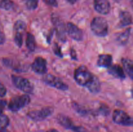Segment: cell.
<instances>
[{"mask_svg":"<svg viewBox=\"0 0 133 132\" xmlns=\"http://www.w3.org/2000/svg\"><path fill=\"white\" fill-rule=\"evenodd\" d=\"M91 30L94 34L100 37L107 36L109 32V25L106 19L101 17H96L91 22Z\"/></svg>","mask_w":133,"mask_h":132,"instance_id":"obj_1","label":"cell"},{"mask_svg":"<svg viewBox=\"0 0 133 132\" xmlns=\"http://www.w3.org/2000/svg\"><path fill=\"white\" fill-rule=\"evenodd\" d=\"M94 75L84 66L78 67L74 73V78L79 85L86 86L92 80Z\"/></svg>","mask_w":133,"mask_h":132,"instance_id":"obj_2","label":"cell"},{"mask_svg":"<svg viewBox=\"0 0 133 132\" xmlns=\"http://www.w3.org/2000/svg\"><path fill=\"white\" fill-rule=\"evenodd\" d=\"M30 97L27 94L13 97L9 104V109L12 112H17L30 103Z\"/></svg>","mask_w":133,"mask_h":132,"instance_id":"obj_3","label":"cell"},{"mask_svg":"<svg viewBox=\"0 0 133 132\" xmlns=\"http://www.w3.org/2000/svg\"><path fill=\"white\" fill-rule=\"evenodd\" d=\"M12 80L14 85L24 93H32L33 91V85L27 78L22 76H12Z\"/></svg>","mask_w":133,"mask_h":132,"instance_id":"obj_4","label":"cell"},{"mask_svg":"<svg viewBox=\"0 0 133 132\" xmlns=\"http://www.w3.org/2000/svg\"><path fill=\"white\" fill-rule=\"evenodd\" d=\"M113 120L115 123L120 125L131 126H132V119L128 114L121 109H116L113 113Z\"/></svg>","mask_w":133,"mask_h":132,"instance_id":"obj_5","label":"cell"},{"mask_svg":"<svg viewBox=\"0 0 133 132\" xmlns=\"http://www.w3.org/2000/svg\"><path fill=\"white\" fill-rule=\"evenodd\" d=\"M53 113L52 107H44L40 110H34L29 111L27 114L29 117L35 121H40L46 119Z\"/></svg>","mask_w":133,"mask_h":132,"instance_id":"obj_6","label":"cell"},{"mask_svg":"<svg viewBox=\"0 0 133 132\" xmlns=\"http://www.w3.org/2000/svg\"><path fill=\"white\" fill-rule=\"evenodd\" d=\"M43 80L48 85L60 89V90L66 91L68 89V86L65 83H64L59 78L54 75H50V74L45 75L43 78Z\"/></svg>","mask_w":133,"mask_h":132,"instance_id":"obj_7","label":"cell"},{"mask_svg":"<svg viewBox=\"0 0 133 132\" xmlns=\"http://www.w3.org/2000/svg\"><path fill=\"white\" fill-rule=\"evenodd\" d=\"M26 28V25L23 21L18 20L14 24V29L15 31L14 41L16 45L21 47L23 44V34Z\"/></svg>","mask_w":133,"mask_h":132,"instance_id":"obj_8","label":"cell"},{"mask_svg":"<svg viewBox=\"0 0 133 132\" xmlns=\"http://www.w3.org/2000/svg\"><path fill=\"white\" fill-rule=\"evenodd\" d=\"M32 69L40 75H44L47 71V62L42 57H36L31 65Z\"/></svg>","mask_w":133,"mask_h":132,"instance_id":"obj_9","label":"cell"},{"mask_svg":"<svg viewBox=\"0 0 133 132\" xmlns=\"http://www.w3.org/2000/svg\"><path fill=\"white\" fill-rule=\"evenodd\" d=\"M66 32L69 36L76 41H81L83 40V31L73 23H68L66 25Z\"/></svg>","mask_w":133,"mask_h":132,"instance_id":"obj_10","label":"cell"},{"mask_svg":"<svg viewBox=\"0 0 133 132\" xmlns=\"http://www.w3.org/2000/svg\"><path fill=\"white\" fill-rule=\"evenodd\" d=\"M95 10L101 14H109L110 10V3L109 0H94Z\"/></svg>","mask_w":133,"mask_h":132,"instance_id":"obj_11","label":"cell"},{"mask_svg":"<svg viewBox=\"0 0 133 132\" xmlns=\"http://www.w3.org/2000/svg\"><path fill=\"white\" fill-rule=\"evenodd\" d=\"M53 23L55 25V27L56 28V32H57V34L59 40L62 41H65L66 40V27H65L64 25L62 23L61 21L57 18H55L53 19Z\"/></svg>","mask_w":133,"mask_h":132,"instance_id":"obj_12","label":"cell"},{"mask_svg":"<svg viewBox=\"0 0 133 132\" xmlns=\"http://www.w3.org/2000/svg\"><path fill=\"white\" fill-rule=\"evenodd\" d=\"M108 72L109 74L112 75L114 77L119 79H124L125 78V75L124 71L123 68L121 67L118 65H111L109 67Z\"/></svg>","mask_w":133,"mask_h":132,"instance_id":"obj_13","label":"cell"},{"mask_svg":"<svg viewBox=\"0 0 133 132\" xmlns=\"http://www.w3.org/2000/svg\"><path fill=\"white\" fill-rule=\"evenodd\" d=\"M86 87L91 93H97L101 90V83L98 78L96 76H93L92 80L86 85Z\"/></svg>","mask_w":133,"mask_h":132,"instance_id":"obj_14","label":"cell"},{"mask_svg":"<svg viewBox=\"0 0 133 132\" xmlns=\"http://www.w3.org/2000/svg\"><path fill=\"white\" fill-rule=\"evenodd\" d=\"M112 57L110 54H101L97 60V65L99 67H108L112 65Z\"/></svg>","mask_w":133,"mask_h":132,"instance_id":"obj_15","label":"cell"},{"mask_svg":"<svg viewBox=\"0 0 133 132\" xmlns=\"http://www.w3.org/2000/svg\"><path fill=\"white\" fill-rule=\"evenodd\" d=\"M119 27H123L132 23V16L127 11H121L119 13Z\"/></svg>","mask_w":133,"mask_h":132,"instance_id":"obj_16","label":"cell"},{"mask_svg":"<svg viewBox=\"0 0 133 132\" xmlns=\"http://www.w3.org/2000/svg\"><path fill=\"white\" fill-rule=\"evenodd\" d=\"M57 120H58L59 124L66 129H71V128L74 126L71 119L64 115H58L57 116Z\"/></svg>","mask_w":133,"mask_h":132,"instance_id":"obj_17","label":"cell"},{"mask_svg":"<svg viewBox=\"0 0 133 132\" xmlns=\"http://www.w3.org/2000/svg\"><path fill=\"white\" fill-rule=\"evenodd\" d=\"M122 64L123 65L125 71L127 72L131 78H132L133 76V63L132 61L129 58H123Z\"/></svg>","mask_w":133,"mask_h":132,"instance_id":"obj_18","label":"cell"},{"mask_svg":"<svg viewBox=\"0 0 133 132\" xmlns=\"http://www.w3.org/2000/svg\"><path fill=\"white\" fill-rule=\"evenodd\" d=\"M26 47L28 50L31 52L35 51V49H36V40L32 34H27V38H26Z\"/></svg>","mask_w":133,"mask_h":132,"instance_id":"obj_19","label":"cell"},{"mask_svg":"<svg viewBox=\"0 0 133 132\" xmlns=\"http://www.w3.org/2000/svg\"><path fill=\"white\" fill-rule=\"evenodd\" d=\"M131 28H129L124 32L119 34V35L117 38V40L119 43L122 44V45H125V44L127 43L129 38L130 34H131Z\"/></svg>","mask_w":133,"mask_h":132,"instance_id":"obj_20","label":"cell"},{"mask_svg":"<svg viewBox=\"0 0 133 132\" xmlns=\"http://www.w3.org/2000/svg\"><path fill=\"white\" fill-rule=\"evenodd\" d=\"M14 3L12 0H0V9L10 10L14 9Z\"/></svg>","mask_w":133,"mask_h":132,"instance_id":"obj_21","label":"cell"},{"mask_svg":"<svg viewBox=\"0 0 133 132\" xmlns=\"http://www.w3.org/2000/svg\"><path fill=\"white\" fill-rule=\"evenodd\" d=\"M9 124V119L6 115L0 114V130L5 129Z\"/></svg>","mask_w":133,"mask_h":132,"instance_id":"obj_22","label":"cell"},{"mask_svg":"<svg viewBox=\"0 0 133 132\" xmlns=\"http://www.w3.org/2000/svg\"><path fill=\"white\" fill-rule=\"evenodd\" d=\"M38 0H25V5L29 10H35L37 8Z\"/></svg>","mask_w":133,"mask_h":132,"instance_id":"obj_23","label":"cell"},{"mask_svg":"<svg viewBox=\"0 0 133 132\" xmlns=\"http://www.w3.org/2000/svg\"><path fill=\"white\" fill-rule=\"evenodd\" d=\"M53 50H54V53L56 55H57L58 56L62 57V52H61V49L58 45L57 43H55L54 46H53Z\"/></svg>","mask_w":133,"mask_h":132,"instance_id":"obj_24","label":"cell"},{"mask_svg":"<svg viewBox=\"0 0 133 132\" xmlns=\"http://www.w3.org/2000/svg\"><path fill=\"white\" fill-rule=\"evenodd\" d=\"M45 4L51 6H57L58 3L57 0H42Z\"/></svg>","mask_w":133,"mask_h":132,"instance_id":"obj_25","label":"cell"},{"mask_svg":"<svg viewBox=\"0 0 133 132\" xmlns=\"http://www.w3.org/2000/svg\"><path fill=\"white\" fill-rule=\"evenodd\" d=\"M71 129H72L74 132H87V130H86L83 127L75 126V125L73 126V128H71Z\"/></svg>","mask_w":133,"mask_h":132,"instance_id":"obj_26","label":"cell"},{"mask_svg":"<svg viewBox=\"0 0 133 132\" xmlns=\"http://www.w3.org/2000/svg\"><path fill=\"white\" fill-rule=\"evenodd\" d=\"M6 93V89L3 84L0 83V97H4Z\"/></svg>","mask_w":133,"mask_h":132,"instance_id":"obj_27","label":"cell"},{"mask_svg":"<svg viewBox=\"0 0 133 132\" xmlns=\"http://www.w3.org/2000/svg\"><path fill=\"white\" fill-rule=\"evenodd\" d=\"M5 106H6V102L3 100H0V114H2Z\"/></svg>","mask_w":133,"mask_h":132,"instance_id":"obj_28","label":"cell"},{"mask_svg":"<svg viewBox=\"0 0 133 132\" xmlns=\"http://www.w3.org/2000/svg\"><path fill=\"white\" fill-rule=\"evenodd\" d=\"M5 41V36L3 32L1 31V30H0V45L1 44L4 43Z\"/></svg>","mask_w":133,"mask_h":132,"instance_id":"obj_29","label":"cell"},{"mask_svg":"<svg viewBox=\"0 0 133 132\" xmlns=\"http://www.w3.org/2000/svg\"><path fill=\"white\" fill-rule=\"evenodd\" d=\"M71 58L74 60H76L77 59V54L75 53V50L74 49H71Z\"/></svg>","mask_w":133,"mask_h":132,"instance_id":"obj_30","label":"cell"},{"mask_svg":"<svg viewBox=\"0 0 133 132\" xmlns=\"http://www.w3.org/2000/svg\"><path fill=\"white\" fill-rule=\"evenodd\" d=\"M66 1H67L68 3H70V4H72L73 5V4H75V3L77 2L79 0H66Z\"/></svg>","mask_w":133,"mask_h":132,"instance_id":"obj_31","label":"cell"},{"mask_svg":"<svg viewBox=\"0 0 133 132\" xmlns=\"http://www.w3.org/2000/svg\"><path fill=\"white\" fill-rule=\"evenodd\" d=\"M47 132H58V131L56 130L55 129H49V131H48Z\"/></svg>","mask_w":133,"mask_h":132,"instance_id":"obj_32","label":"cell"},{"mask_svg":"<svg viewBox=\"0 0 133 132\" xmlns=\"http://www.w3.org/2000/svg\"><path fill=\"white\" fill-rule=\"evenodd\" d=\"M0 132H9V131L5 129H1V130H0Z\"/></svg>","mask_w":133,"mask_h":132,"instance_id":"obj_33","label":"cell"},{"mask_svg":"<svg viewBox=\"0 0 133 132\" xmlns=\"http://www.w3.org/2000/svg\"><path fill=\"white\" fill-rule=\"evenodd\" d=\"M114 1H115L116 2H119V1H120L121 0H114Z\"/></svg>","mask_w":133,"mask_h":132,"instance_id":"obj_34","label":"cell"}]
</instances>
